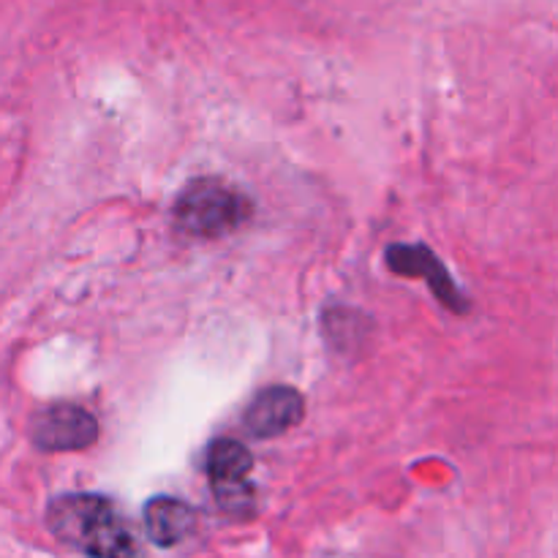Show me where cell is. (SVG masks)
<instances>
[{
  "label": "cell",
  "mask_w": 558,
  "mask_h": 558,
  "mask_svg": "<svg viewBox=\"0 0 558 558\" xmlns=\"http://www.w3.org/2000/svg\"><path fill=\"white\" fill-rule=\"evenodd\" d=\"M47 523L60 543L90 558H131L134 537L112 501L93 494L60 496L49 505Z\"/></svg>",
  "instance_id": "cell-1"
},
{
  "label": "cell",
  "mask_w": 558,
  "mask_h": 558,
  "mask_svg": "<svg viewBox=\"0 0 558 558\" xmlns=\"http://www.w3.org/2000/svg\"><path fill=\"white\" fill-rule=\"evenodd\" d=\"M31 441L44 452H80L98 441V423L76 403H52L31 417Z\"/></svg>",
  "instance_id": "cell-4"
},
{
  "label": "cell",
  "mask_w": 558,
  "mask_h": 558,
  "mask_svg": "<svg viewBox=\"0 0 558 558\" xmlns=\"http://www.w3.org/2000/svg\"><path fill=\"white\" fill-rule=\"evenodd\" d=\"M196 515L185 501L169 499V496H158L150 499L145 507V529L147 537L158 545V548H172V545L183 543L194 529Z\"/></svg>",
  "instance_id": "cell-7"
},
{
  "label": "cell",
  "mask_w": 558,
  "mask_h": 558,
  "mask_svg": "<svg viewBox=\"0 0 558 558\" xmlns=\"http://www.w3.org/2000/svg\"><path fill=\"white\" fill-rule=\"evenodd\" d=\"M387 267H390L392 272H398V276H420L423 281H428L445 308L456 311V314H466L469 311V300L463 298L461 289L452 283L450 272L441 265L439 256L430 248H425V245H390V248H387Z\"/></svg>",
  "instance_id": "cell-5"
},
{
  "label": "cell",
  "mask_w": 558,
  "mask_h": 558,
  "mask_svg": "<svg viewBox=\"0 0 558 558\" xmlns=\"http://www.w3.org/2000/svg\"><path fill=\"white\" fill-rule=\"evenodd\" d=\"M254 456L248 447L234 439H216L207 450V477L216 490L218 505L227 512H251L254 510Z\"/></svg>",
  "instance_id": "cell-3"
},
{
  "label": "cell",
  "mask_w": 558,
  "mask_h": 558,
  "mask_svg": "<svg viewBox=\"0 0 558 558\" xmlns=\"http://www.w3.org/2000/svg\"><path fill=\"white\" fill-rule=\"evenodd\" d=\"M248 218V196L216 178L191 180L174 202V221L191 238H223Z\"/></svg>",
  "instance_id": "cell-2"
},
{
  "label": "cell",
  "mask_w": 558,
  "mask_h": 558,
  "mask_svg": "<svg viewBox=\"0 0 558 558\" xmlns=\"http://www.w3.org/2000/svg\"><path fill=\"white\" fill-rule=\"evenodd\" d=\"M305 398L294 387L278 385L267 387L251 401L243 414L245 434L254 439H272V436L287 434L289 428L303 423Z\"/></svg>",
  "instance_id": "cell-6"
}]
</instances>
